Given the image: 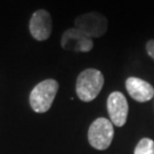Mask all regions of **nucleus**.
Wrapping results in <instances>:
<instances>
[{
  "label": "nucleus",
  "mask_w": 154,
  "mask_h": 154,
  "mask_svg": "<svg viewBox=\"0 0 154 154\" xmlns=\"http://www.w3.org/2000/svg\"><path fill=\"white\" fill-rule=\"evenodd\" d=\"M103 86V73L96 69H87L78 75L75 90L78 97L82 102H91L98 96Z\"/></svg>",
  "instance_id": "f257e3e1"
},
{
  "label": "nucleus",
  "mask_w": 154,
  "mask_h": 154,
  "mask_svg": "<svg viewBox=\"0 0 154 154\" xmlns=\"http://www.w3.org/2000/svg\"><path fill=\"white\" fill-rule=\"evenodd\" d=\"M58 91V82L54 79H46L39 82L30 94V105L37 113H45L51 107Z\"/></svg>",
  "instance_id": "f03ea898"
},
{
  "label": "nucleus",
  "mask_w": 154,
  "mask_h": 154,
  "mask_svg": "<svg viewBox=\"0 0 154 154\" xmlns=\"http://www.w3.org/2000/svg\"><path fill=\"white\" fill-rule=\"evenodd\" d=\"M114 136V128L111 120L98 118L90 125L88 129L89 144L94 149L104 151L111 145Z\"/></svg>",
  "instance_id": "7ed1b4c3"
},
{
  "label": "nucleus",
  "mask_w": 154,
  "mask_h": 154,
  "mask_svg": "<svg viewBox=\"0 0 154 154\" xmlns=\"http://www.w3.org/2000/svg\"><path fill=\"white\" fill-rule=\"evenodd\" d=\"M74 26L81 30L91 39L100 38L107 31V18L97 11H90L79 15L74 20Z\"/></svg>",
  "instance_id": "20e7f679"
},
{
  "label": "nucleus",
  "mask_w": 154,
  "mask_h": 154,
  "mask_svg": "<svg viewBox=\"0 0 154 154\" xmlns=\"http://www.w3.org/2000/svg\"><path fill=\"white\" fill-rule=\"evenodd\" d=\"M61 46L67 51L88 53L94 48L93 39L75 26L65 30L61 38Z\"/></svg>",
  "instance_id": "39448f33"
},
{
  "label": "nucleus",
  "mask_w": 154,
  "mask_h": 154,
  "mask_svg": "<svg viewBox=\"0 0 154 154\" xmlns=\"http://www.w3.org/2000/svg\"><path fill=\"white\" fill-rule=\"evenodd\" d=\"M29 31L37 41H45L49 38L53 31V21L49 11L46 9L34 11L29 22Z\"/></svg>",
  "instance_id": "423d86ee"
},
{
  "label": "nucleus",
  "mask_w": 154,
  "mask_h": 154,
  "mask_svg": "<svg viewBox=\"0 0 154 154\" xmlns=\"http://www.w3.org/2000/svg\"><path fill=\"white\" fill-rule=\"evenodd\" d=\"M128 102L125 95L120 91H113L107 98V112L111 122L116 127L125 126L128 118Z\"/></svg>",
  "instance_id": "0eeeda50"
},
{
  "label": "nucleus",
  "mask_w": 154,
  "mask_h": 154,
  "mask_svg": "<svg viewBox=\"0 0 154 154\" xmlns=\"http://www.w3.org/2000/svg\"><path fill=\"white\" fill-rule=\"evenodd\" d=\"M126 89L130 97L139 103L149 102L154 97L153 86L139 78H128L126 80Z\"/></svg>",
  "instance_id": "6e6552de"
},
{
  "label": "nucleus",
  "mask_w": 154,
  "mask_h": 154,
  "mask_svg": "<svg viewBox=\"0 0 154 154\" xmlns=\"http://www.w3.org/2000/svg\"><path fill=\"white\" fill-rule=\"evenodd\" d=\"M134 154H154V140L151 138H142L135 147Z\"/></svg>",
  "instance_id": "1a4fd4ad"
},
{
  "label": "nucleus",
  "mask_w": 154,
  "mask_h": 154,
  "mask_svg": "<svg viewBox=\"0 0 154 154\" xmlns=\"http://www.w3.org/2000/svg\"><path fill=\"white\" fill-rule=\"evenodd\" d=\"M146 51H147L149 57L154 60V39L147 41V44H146Z\"/></svg>",
  "instance_id": "9d476101"
}]
</instances>
